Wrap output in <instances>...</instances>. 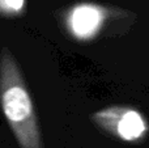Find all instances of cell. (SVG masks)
<instances>
[{
  "label": "cell",
  "mask_w": 149,
  "mask_h": 148,
  "mask_svg": "<svg viewBox=\"0 0 149 148\" xmlns=\"http://www.w3.org/2000/svg\"><path fill=\"white\" fill-rule=\"evenodd\" d=\"M0 102L5 119L21 148H43L33 101L12 52L0 57Z\"/></svg>",
  "instance_id": "obj_1"
},
{
  "label": "cell",
  "mask_w": 149,
  "mask_h": 148,
  "mask_svg": "<svg viewBox=\"0 0 149 148\" xmlns=\"http://www.w3.org/2000/svg\"><path fill=\"white\" fill-rule=\"evenodd\" d=\"M95 125L126 142L139 140L147 133V122L139 112L130 108L113 106L92 115Z\"/></svg>",
  "instance_id": "obj_2"
},
{
  "label": "cell",
  "mask_w": 149,
  "mask_h": 148,
  "mask_svg": "<svg viewBox=\"0 0 149 148\" xmlns=\"http://www.w3.org/2000/svg\"><path fill=\"white\" fill-rule=\"evenodd\" d=\"M106 18L105 7L93 1H80L67 10V26L76 38L90 39L101 30Z\"/></svg>",
  "instance_id": "obj_3"
},
{
  "label": "cell",
  "mask_w": 149,
  "mask_h": 148,
  "mask_svg": "<svg viewBox=\"0 0 149 148\" xmlns=\"http://www.w3.org/2000/svg\"><path fill=\"white\" fill-rule=\"evenodd\" d=\"M25 5V0H0V12L20 13Z\"/></svg>",
  "instance_id": "obj_4"
}]
</instances>
